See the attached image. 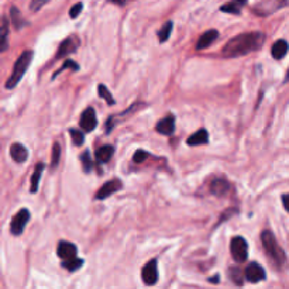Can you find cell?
Instances as JSON below:
<instances>
[{
  "instance_id": "cell-1",
  "label": "cell",
  "mask_w": 289,
  "mask_h": 289,
  "mask_svg": "<svg viewBox=\"0 0 289 289\" xmlns=\"http://www.w3.org/2000/svg\"><path fill=\"white\" fill-rule=\"evenodd\" d=\"M266 36L260 31L254 33H243L237 37H233L223 48V55L226 58L243 57L254 51H258L264 45Z\"/></svg>"
},
{
  "instance_id": "cell-2",
  "label": "cell",
  "mask_w": 289,
  "mask_h": 289,
  "mask_svg": "<svg viewBox=\"0 0 289 289\" xmlns=\"http://www.w3.org/2000/svg\"><path fill=\"white\" fill-rule=\"evenodd\" d=\"M261 242H262V247L266 250L268 258H270L279 270H283L285 267L288 266V260H286L285 251L279 247V244H278L275 236L272 234V231H262V233H261Z\"/></svg>"
},
{
  "instance_id": "cell-3",
  "label": "cell",
  "mask_w": 289,
  "mask_h": 289,
  "mask_svg": "<svg viewBox=\"0 0 289 289\" xmlns=\"http://www.w3.org/2000/svg\"><path fill=\"white\" fill-rule=\"evenodd\" d=\"M33 55H34L33 51H31V50H27V51H24V53L18 57L16 64H14V68H13L12 75L7 79L6 89H14L17 86L18 82L23 79L24 74L29 69L30 64H31V59H33Z\"/></svg>"
},
{
  "instance_id": "cell-4",
  "label": "cell",
  "mask_w": 289,
  "mask_h": 289,
  "mask_svg": "<svg viewBox=\"0 0 289 289\" xmlns=\"http://www.w3.org/2000/svg\"><path fill=\"white\" fill-rule=\"evenodd\" d=\"M230 251L233 255V260L236 261L237 264L246 262L248 257V246L247 242L243 237L237 236L234 237L230 243Z\"/></svg>"
},
{
  "instance_id": "cell-5",
  "label": "cell",
  "mask_w": 289,
  "mask_h": 289,
  "mask_svg": "<svg viewBox=\"0 0 289 289\" xmlns=\"http://www.w3.org/2000/svg\"><path fill=\"white\" fill-rule=\"evenodd\" d=\"M30 220V212L27 209H20L18 213L13 218L12 223H10V233L13 236H20L23 234L26 226Z\"/></svg>"
},
{
  "instance_id": "cell-6",
  "label": "cell",
  "mask_w": 289,
  "mask_h": 289,
  "mask_svg": "<svg viewBox=\"0 0 289 289\" xmlns=\"http://www.w3.org/2000/svg\"><path fill=\"white\" fill-rule=\"evenodd\" d=\"M288 3V0H266L254 7V13L258 16H270L279 9H282Z\"/></svg>"
},
{
  "instance_id": "cell-7",
  "label": "cell",
  "mask_w": 289,
  "mask_h": 289,
  "mask_svg": "<svg viewBox=\"0 0 289 289\" xmlns=\"http://www.w3.org/2000/svg\"><path fill=\"white\" fill-rule=\"evenodd\" d=\"M122 188H123V185H122V181H120V179L107 181V182L103 183L102 188L96 192L94 199H96V201H105L106 198H109V196H112L113 194L118 192Z\"/></svg>"
},
{
  "instance_id": "cell-8",
  "label": "cell",
  "mask_w": 289,
  "mask_h": 289,
  "mask_svg": "<svg viewBox=\"0 0 289 289\" xmlns=\"http://www.w3.org/2000/svg\"><path fill=\"white\" fill-rule=\"evenodd\" d=\"M158 264H157V260H151L148 261L146 266L142 267V271H141V278L142 281L146 285L148 286H153L157 283L158 281Z\"/></svg>"
},
{
  "instance_id": "cell-9",
  "label": "cell",
  "mask_w": 289,
  "mask_h": 289,
  "mask_svg": "<svg viewBox=\"0 0 289 289\" xmlns=\"http://www.w3.org/2000/svg\"><path fill=\"white\" fill-rule=\"evenodd\" d=\"M244 277H246L248 282L257 283L264 281L267 278V274L266 270H264L260 264H257V262H250L247 268H246V271H244Z\"/></svg>"
},
{
  "instance_id": "cell-10",
  "label": "cell",
  "mask_w": 289,
  "mask_h": 289,
  "mask_svg": "<svg viewBox=\"0 0 289 289\" xmlns=\"http://www.w3.org/2000/svg\"><path fill=\"white\" fill-rule=\"evenodd\" d=\"M81 127H82L83 131L86 133H90L96 129L98 126V117H96V112H94L93 107H86L83 113L81 114Z\"/></svg>"
},
{
  "instance_id": "cell-11",
  "label": "cell",
  "mask_w": 289,
  "mask_h": 289,
  "mask_svg": "<svg viewBox=\"0 0 289 289\" xmlns=\"http://www.w3.org/2000/svg\"><path fill=\"white\" fill-rule=\"evenodd\" d=\"M77 253H78V248L74 243L59 242L58 248H57V254H58V257L62 261L75 258V257H77Z\"/></svg>"
},
{
  "instance_id": "cell-12",
  "label": "cell",
  "mask_w": 289,
  "mask_h": 289,
  "mask_svg": "<svg viewBox=\"0 0 289 289\" xmlns=\"http://www.w3.org/2000/svg\"><path fill=\"white\" fill-rule=\"evenodd\" d=\"M155 130H157V133H159V134H162V136H171L172 133L175 131V117H174L172 114L164 117L161 122L157 123Z\"/></svg>"
},
{
  "instance_id": "cell-13",
  "label": "cell",
  "mask_w": 289,
  "mask_h": 289,
  "mask_svg": "<svg viewBox=\"0 0 289 289\" xmlns=\"http://www.w3.org/2000/svg\"><path fill=\"white\" fill-rule=\"evenodd\" d=\"M10 157L14 159V162L24 164L27 161V158H29V151H27V148L24 147L23 144L14 142L12 147H10Z\"/></svg>"
},
{
  "instance_id": "cell-14",
  "label": "cell",
  "mask_w": 289,
  "mask_h": 289,
  "mask_svg": "<svg viewBox=\"0 0 289 289\" xmlns=\"http://www.w3.org/2000/svg\"><path fill=\"white\" fill-rule=\"evenodd\" d=\"M219 31L218 30H207L203 36L199 37L198 44H196V50H205V48L210 47L213 42L218 40Z\"/></svg>"
},
{
  "instance_id": "cell-15",
  "label": "cell",
  "mask_w": 289,
  "mask_h": 289,
  "mask_svg": "<svg viewBox=\"0 0 289 289\" xmlns=\"http://www.w3.org/2000/svg\"><path fill=\"white\" fill-rule=\"evenodd\" d=\"M78 48V42L75 41V38H65L64 41L59 44V48H58V54H57V58H64L66 55H69V54L75 53Z\"/></svg>"
},
{
  "instance_id": "cell-16",
  "label": "cell",
  "mask_w": 289,
  "mask_h": 289,
  "mask_svg": "<svg viewBox=\"0 0 289 289\" xmlns=\"http://www.w3.org/2000/svg\"><path fill=\"white\" fill-rule=\"evenodd\" d=\"M229 189H230V185L229 182L223 179V178H216L212 183H210V192H212L213 195L218 196V198H222L224 196L227 192H229Z\"/></svg>"
},
{
  "instance_id": "cell-17",
  "label": "cell",
  "mask_w": 289,
  "mask_h": 289,
  "mask_svg": "<svg viewBox=\"0 0 289 289\" xmlns=\"http://www.w3.org/2000/svg\"><path fill=\"white\" fill-rule=\"evenodd\" d=\"M186 142H188V146H192V147L207 144V142H209V134H207V130H205V129H199L194 136L189 137L188 140H186Z\"/></svg>"
},
{
  "instance_id": "cell-18",
  "label": "cell",
  "mask_w": 289,
  "mask_h": 289,
  "mask_svg": "<svg viewBox=\"0 0 289 289\" xmlns=\"http://www.w3.org/2000/svg\"><path fill=\"white\" fill-rule=\"evenodd\" d=\"M246 3H247V0H231V2L220 7V12L230 13V14H240L243 7L246 6Z\"/></svg>"
},
{
  "instance_id": "cell-19",
  "label": "cell",
  "mask_w": 289,
  "mask_h": 289,
  "mask_svg": "<svg viewBox=\"0 0 289 289\" xmlns=\"http://www.w3.org/2000/svg\"><path fill=\"white\" fill-rule=\"evenodd\" d=\"M289 50V44L285 40H278L274 45H272L271 54L275 59H282Z\"/></svg>"
},
{
  "instance_id": "cell-20",
  "label": "cell",
  "mask_w": 289,
  "mask_h": 289,
  "mask_svg": "<svg viewBox=\"0 0 289 289\" xmlns=\"http://www.w3.org/2000/svg\"><path fill=\"white\" fill-rule=\"evenodd\" d=\"M44 164L42 162H38L36 166V170L33 172V175H31V186H30V192L31 194H36L37 190H38V185H40V179H41V174L44 171Z\"/></svg>"
},
{
  "instance_id": "cell-21",
  "label": "cell",
  "mask_w": 289,
  "mask_h": 289,
  "mask_svg": "<svg viewBox=\"0 0 289 289\" xmlns=\"http://www.w3.org/2000/svg\"><path fill=\"white\" fill-rule=\"evenodd\" d=\"M113 151H114L113 146H103L96 151V158L101 162H109L113 157Z\"/></svg>"
},
{
  "instance_id": "cell-22",
  "label": "cell",
  "mask_w": 289,
  "mask_h": 289,
  "mask_svg": "<svg viewBox=\"0 0 289 289\" xmlns=\"http://www.w3.org/2000/svg\"><path fill=\"white\" fill-rule=\"evenodd\" d=\"M172 21H166L162 27H161V30L158 31V40L159 42H165L168 38H170V36H171V31H172Z\"/></svg>"
},
{
  "instance_id": "cell-23",
  "label": "cell",
  "mask_w": 289,
  "mask_h": 289,
  "mask_svg": "<svg viewBox=\"0 0 289 289\" xmlns=\"http://www.w3.org/2000/svg\"><path fill=\"white\" fill-rule=\"evenodd\" d=\"M82 266H83V260H79L77 257H75V258H71V260L62 261V267L71 272L77 271V270H79Z\"/></svg>"
},
{
  "instance_id": "cell-24",
  "label": "cell",
  "mask_w": 289,
  "mask_h": 289,
  "mask_svg": "<svg viewBox=\"0 0 289 289\" xmlns=\"http://www.w3.org/2000/svg\"><path fill=\"white\" fill-rule=\"evenodd\" d=\"M98 93H99V96H101L102 99H105V101H106L107 105H110V106H112V105L116 103V101L113 99L112 93L109 92V89H107L103 83H101V85L98 86Z\"/></svg>"
},
{
  "instance_id": "cell-25",
  "label": "cell",
  "mask_w": 289,
  "mask_h": 289,
  "mask_svg": "<svg viewBox=\"0 0 289 289\" xmlns=\"http://www.w3.org/2000/svg\"><path fill=\"white\" fill-rule=\"evenodd\" d=\"M7 34H9V23H7V18L3 17L2 20V47H0V51H6L7 48Z\"/></svg>"
},
{
  "instance_id": "cell-26",
  "label": "cell",
  "mask_w": 289,
  "mask_h": 289,
  "mask_svg": "<svg viewBox=\"0 0 289 289\" xmlns=\"http://www.w3.org/2000/svg\"><path fill=\"white\" fill-rule=\"evenodd\" d=\"M59 157H61V146H59V142H54L53 155H51V170H55L58 166Z\"/></svg>"
},
{
  "instance_id": "cell-27",
  "label": "cell",
  "mask_w": 289,
  "mask_h": 289,
  "mask_svg": "<svg viewBox=\"0 0 289 289\" xmlns=\"http://www.w3.org/2000/svg\"><path fill=\"white\" fill-rule=\"evenodd\" d=\"M81 162H82V168L85 172H90L93 168V162L90 158V153L89 151H83L81 155Z\"/></svg>"
},
{
  "instance_id": "cell-28",
  "label": "cell",
  "mask_w": 289,
  "mask_h": 289,
  "mask_svg": "<svg viewBox=\"0 0 289 289\" xmlns=\"http://www.w3.org/2000/svg\"><path fill=\"white\" fill-rule=\"evenodd\" d=\"M69 136L72 138V142L75 146H82L85 142V136H83V131L78 130V129H71L69 130Z\"/></svg>"
},
{
  "instance_id": "cell-29",
  "label": "cell",
  "mask_w": 289,
  "mask_h": 289,
  "mask_svg": "<svg viewBox=\"0 0 289 289\" xmlns=\"http://www.w3.org/2000/svg\"><path fill=\"white\" fill-rule=\"evenodd\" d=\"M10 14H12L13 24H14V26L17 27V29H20V27H21V24L24 26V23H20L21 17H20V13H18V10L16 9V7H12V9H10Z\"/></svg>"
},
{
  "instance_id": "cell-30",
  "label": "cell",
  "mask_w": 289,
  "mask_h": 289,
  "mask_svg": "<svg viewBox=\"0 0 289 289\" xmlns=\"http://www.w3.org/2000/svg\"><path fill=\"white\" fill-rule=\"evenodd\" d=\"M147 157H148L147 151H144V150H137L136 153H134V157H133V161H134L136 164H141V162L146 161Z\"/></svg>"
},
{
  "instance_id": "cell-31",
  "label": "cell",
  "mask_w": 289,
  "mask_h": 289,
  "mask_svg": "<svg viewBox=\"0 0 289 289\" xmlns=\"http://www.w3.org/2000/svg\"><path fill=\"white\" fill-rule=\"evenodd\" d=\"M230 277L231 279H233V282L234 283H238V285H242L243 283V279H242V271L237 268V267H234V268H231L230 270Z\"/></svg>"
},
{
  "instance_id": "cell-32",
  "label": "cell",
  "mask_w": 289,
  "mask_h": 289,
  "mask_svg": "<svg viewBox=\"0 0 289 289\" xmlns=\"http://www.w3.org/2000/svg\"><path fill=\"white\" fill-rule=\"evenodd\" d=\"M50 0H31L30 3V10L31 12H38L44 5H47Z\"/></svg>"
},
{
  "instance_id": "cell-33",
  "label": "cell",
  "mask_w": 289,
  "mask_h": 289,
  "mask_svg": "<svg viewBox=\"0 0 289 289\" xmlns=\"http://www.w3.org/2000/svg\"><path fill=\"white\" fill-rule=\"evenodd\" d=\"M68 68H72L74 71H78V69H79V66H78L77 64L74 62V61H71V59H68V61H65V64L62 65V68H61L59 71H57V72H55V74H54V77H57V75H59V74L64 71V69H68Z\"/></svg>"
},
{
  "instance_id": "cell-34",
  "label": "cell",
  "mask_w": 289,
  "mask_h": 289,
  "mask_svg": "<svg viewBox=\"0 0 289 289\" xmlns=\"http://www.w3.org/2000/svg\"><path fill=\"white\" fill-rule=\"evenodd\" d=\"M82 7H83L82 3L74 5V6L71 7V10H69V16H71V18H77L78 16H79V13L82 12Z\"/></svg>"
},
{
  "instance_id": "cell-35",
  "label": "cell",
  "mask_w": 289,
  "mask_h": 289,
  "mask_svg": "<svg viewBox=\"0 0 289 289\" xmlns=\"http://www.w3.org/2000/svg\"><path fill=\"white\" fill-rule=\"evenodd\" d=\"M282 203H283V207H285V210L289 213V194H285L282 196Z\"/></svg>"
},
{
  "instance_id": "cell-36",
  "label": "cell",
  "mask_w": 289,
  "mask_h": 289,
  "mask_svg": "<svg viewBox=\"0 0 289 289\" xmlns=\"http://www.w3.org/2000/svg\"><path fill=\"white\" fill-rule=\"evenodd\" d=\"M114 5H118V6H124V3H126V0H112Z\"/></svg>"
},
{
  "instance_id": "cell-37",
  "label": "cell",
  "mask_w": 289,
  "mask_h": 289,
  "mask_svg": "<svg viewBox=\"0 0 289 289\" xmlns=\"http://www.w3.org/2000/svg\"><path fill=\"white\" fill-rule=\"evenodd\" d=\"M289 81V69H288V72H286V78H285V82H288Z\"/></svg>"
}]
</instances>
